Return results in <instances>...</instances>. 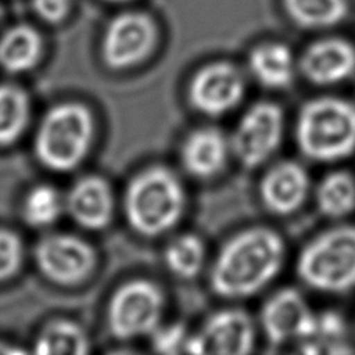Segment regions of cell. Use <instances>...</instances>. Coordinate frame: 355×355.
Here are the masks:
<instances>
[{
	"mask_svg": "<svg viewBox=\"0 0 355 355\" xmlns=\"http://www.w3.org/2000/svg\"><path fill=\"white\" fill-rule=\"evenodd\" d=\"M65 212L64 197L51 184L42 183L33 186L24 197L21 216L33 229L51 226L61 214Z\"/></svg>",
	"mask_w": 355,
	"mask_h": 355,
	"instance_id": "cell-23",
	"label": "cell"
},
{
	"mask_svg": "<svg viewBox=\"0 0 355 355\" xmlns=\"http://www.w3.org/2000/svg\"><path fill=\"white\" fill-rule=\"evenodd\" d=\"M304 78L318 86H330L345 80L355 71V47L337 37L312 43L300 60Z\"/></svg>",
	"mask_w": 355,
	"mask_h": 355,
	"instance_id": "cell-15",
	"label": "cell"
},
{
	"mask_svg": "<svg viewBox=\"0 0 355 355\" xmlns=\"http://www.w3.org/2000/svg\"><path fill=\"white\" fill-rule=\"evenodd\" d=\"M315 201L322 215L340 219L355 209V178L345 171L323 176L315 191Z\"/></svg>",
	"mask_w": 355,
	"mask_h": 355,
	"instance_id": "cell-20",
	"label": "cell"
},
{
	"mask_svg": "<svg viewBox=\"0 0 355 355\" xmlns=\"http://www.w3.org/2000/svg\"><path fill=\"white\" fill-rule=\"evenodd\" d=\"M186 194L178 176L162 165L135 175L123 196L129 226L144 237H157L173 229L183 216Z\"/></svg>",
	"mask_w": 355,
	"mask_h": 355,
	"instance_id": "cell-2",
	"label": "cell"
},
{
	"mask_svg": "<svg viewBox=\"0 0 355 355\" xmlns=\"http://www.w3.org/2000/svg\"><path fill=\"white\" fill-rule=\"evenodd\" d=\"M158 31L146 12L128 11L114 17L101 40V58L114 71L132 68L144 61L157 44Z\"/></svg>",
	"mask_w": 355,
	"mask_h": 355,
	"instance_id": "cell-9",
	"label": "cell"
},
{
	"mask_svg": "<svg viewBox=\"0 0 355 355\" xmlns=\"http://www.w3.org/2000/svg\"><path fill=\"white\" fill-rule=\"evenodd\" d=\"M311 182L305 168L295 161L272 165L261 179L259 196L266 209L276 215H290L306 201Z\"/></svg>",
	"mask_w": 355,
	"mask_h": 355,
	"instance_id": "cell-14",
	"label": "cell"
},
{
	"mask_svg": "<svg viewBox=\"0 0 355 355\" xmlns=\"http://www.w3.org/2000/svg\"><path fill=\"white\" fill-rule=\"evenodd\" d=\"M33 12L47 24H61L69 14L72 0H31Z\"/></svg>",
	"mask_w": 355,
	"mask_h": 355,
	"instance_id": "cell-27",
	"label": "cell"
},
{
	"mask_svg": "<svg viewBox=\"0 0 355 355\" xmlns=\"http://www.w3.org/2000/svg\"><path fill=\"white\" fill-rule=\"evenodd\" d=\"M107 1H112V3H122V1H128V0H107Z\"/></svg>",
	"mask_w": 355,
	"mask_h": 355,
	"instance_id": "cell-29",
	"label": "cell"
},
{
	"mask_svg": "<svg viewBox=\"0 0 355 355\" xmlns=\"http://www.w3.org/2000/svg\"><path fill=\"white\" fill-rule=\"evenodd\" d=\"M297 273L311 288L344 293L355 287V226L331 227L301 250Z\"/></svg>",
	"mask_w": 355,
	"mask_h": 355,
	"instance_id": "cell-5",
	"label": "cell"
},
{
	"mask_svg": "<svg viewBox=\"0 0 355 355\" xmlns=\"http://www.w3.org/2000/svg\"><path fill=\"white\" fill-rule=\"evenodd\" d=\"M89 351V336L82 326L68 319L44 324L33 341V352L39 355H85Z\"/></svg>",
	"mask_w": 355,
	"mask_h": 355,
	"instance_id": "cell-19",
	"label": "cell"
},
{
	"mask_svg": "<svg viewBox=\"0 0 355 355\" xmlns=\"http://www.w3.org/2000/svg\"><path fill=\"white\" fill-rule=\"evenodd\" d=\"M26 352V349L21 348V347H17V345H12L10 343H6V341H0V355H17V354H24Z\"/></svg>",
	"mask_w": 355,
	"mask_h": 355,
	"instance_id": "cell-28",
	"label": "cell"
},
{
	"mask_svg": "<svg viewBox=\"0 0 355 355\" xmlns=\"http://www.w3.org/2000/svg\"><path fill=\"white\" fill-rule=\"evenodd\" d=\"M150 336L153 349L159 354L184 352V347L189 338L183 323H172L168 326L159 324Z\"/></svg>",
	"mask_w": 355,
	"mask_h": 355,
	"instance_id": "cell-26",
	"label": "cell"
},
{
	"mask_svg": "<svg viewBox=\"0 0 355 355\" xmlns=\"http://www.w3.org/2000/svg\"><path fill=\"white\" fill-rule=\"evenodd\" d=\"M42 54V35L31 25L17 24L0 36V68L8 73L33 69Z\"/></svg>",
	"mask_w": 355,
	"mask_h": 355,
	"instance_id": "cell-18",
	"label": "cell"
},
{
	"mask_svg": "<svg viewBox=\"0 0 355 355\" xmlns=\"http://www.w3.org/2000/svg\"><path fill=\"white\" fill-rule=\"evenodd\" d=\"M284 255L277 232L263 226L245 229L219 250L209 272L211 288L229 300L251 297L279 275Z\"/></svg>",
	"mask_w": 355,
	"mask_h": 355,
	"instance_id": "cell-1",
	"label": "cell"
},
{
	"mask_svg": "<svg viewBox=\"0 0 355 355\" xmlns=\"http://www.w3.org/2000/svg\"><path fill=\"white\" fill-rule=\"evenodd\" d=\"M1 15H3V7H1V4H0V18H1Z\"/></svg>",
	"mask_w": 355,
	"mask_h": 355,
	"instance_id": "cell-30",
	"label": "cell"
},
{
	"mask_svg": "<svg viewBox=\"0 0 355 355\" xmlns=\"http://www.w3.org/2000/svg\"><path fill=\"white\" fill-rule=\"evenodd\" d=\"M245 94V80L240 69L226 61L200 68L187 89L190 105L207 116H222L234 110Z\"/></svg>",
	"mask_w": 355,
	"mask_h": 355,
	"instance_id": "cell-10",
	"label": "cell"
},
{
	"mask_svg": "<svg viewBox=\"0 0 355 355\" xmlns=\"http://www.w3.org/2000/svg\"><path fill=\"white\" fill-rule=\"evenodd\" d=\"M165 297L154 282L133 279L116 288L107 306V326L116 340L150 336L164 315Z\"/></svg>",
	"mask_w": 355,
	"mask_h": 355,
	"instance_id": "cell-6",
	"label": "cell"
},
{
	"mask_svg": "<svg viewBox=\"0 0 355 355\" xmlns=\"http://www.w3.org/2000/svg\"><path fill=\"white\" fill-rule=\"evenodd\" d=\"M65 212L86 230L105 229L114 216L115 198L110 183L98 175L73 182L64 197Z\"/></svg>",
	"mask_w": 355,
	"mask_h": 355,
	"instance_id": "cell-13",
	"label": "cell"
},
{
	"mask_svg": "<svg viewBox=\"0 0 355 355\" xmlns=\"http://www.w3.org/2000/svg\"><path fill=\"white\" fill-rule=\"evenodd\" d=\"M24 261L21 237L8 229H0V283L15 276Z\"/></svg>",
	"mask_w": 355,
	"mask_h": 355,
	"instance_id": "cell-25",
	"label": "cell"
},
{
	"mask_svg": "<svg viewBox=\"0 0 355 355\" xmlns=\"http://www.w3.org/2000/svg\"><path fill=\"white\" fill-rule=\"evenodd\" d=\"M255 345V326L243 309H222L212 313L196 333L189 336L184 352L244 355Z\"/></svg>",
	"mask_w": 355,
	"mask_h": 355,
	"instance_id": "cell-12",
	"label": "cell"
},
{
	"mask_svg": "<svg viewBox=\"0 0 355 355\" xmlns=\"http://www.w3.org/2000/svg\"><path fill=\"white\" fill-rule=\"evenodd\" d=\"M283 4L290 18L306 29L334 26L348 14L347 0H283Z\"/></svg>",
	"mask_w": 355,
	"mask_h": 355,
	"instance_id": "cell-22",
	"label": "cell"
},
{
	"mask_svg": "<svg viewBox=\"0 0 355 355\" xmlns=\"http://www.w3.org/2000/svg\"><path fill=\"white\" fill-rule=\"evenodd\" d=\"M318 315L302 294L291 287L276 291L262 305L259 323L272 345L304 343L315 334Z\"/></svg>",
	"mask_w": 355,
	"mask_h": 355,
	"instance_id": "cell-11",
	"label": "cell"
},
{
	"mask_svg": "<svg viewBox=\"0 0 355 355\" xmlns=\"http://www.w3.org/2000/svg\"><path fill=\"white\" fill-rule=\"evenodd\" d=\"M164 261L173 276L193 279L204 266L205 245L196 234H180L168 243L164 251Z\"/></svg>",
	"mask_w": 355,
	"mask_h": 355,
	"instance_id": "cell-24",
	"label": "cell"
},
{
	"mask_svg": "<svg viewBox=\"0 0 355 355\" xmlns=\"http://www.w3.org/2000/svg\"><path fill=\"white\" fill-rule=\"evenodd\" d=\"M93 139L90 108L79 101H62L42 116L33 139L35 157L53 172H71L85 161Z\"/></svg>",
	"mask_w": 355,
	"mask_h": 355,
	"instance_id": "cell-3",
	"label": "cell"
},
{
	"mask_svg": "<svg viewBox=\"0 0 355 355\" xmlns=\"http://www.w3.org/2000/svg\"><path fill=\"white\" fill-rule=\"evenodd\" d=\"M295 140L300 151L318 162H334L355 151V104L340 97H318L298 112Z\"/></svg>",
	"mask_w": 355,
	"mask_h": 355,
	"instance_id": "cell-4",
	"label": "cell"
},
{
	"mask_svg": "<svg viewBox=\"0 0 355 355\" xmlns=\"http://www.w3.org/2000/svg\"><path fill=\"white\" fill-rule=\"evenodd\" d=\"M248 67L262 86L276 90L288 87L295 72L293 53L280 42H266L254 47L248 55Z\"/></svg>",
	"mask_w": 355,
	"mask_h": 355,
	"instance_id": "cell-17",
	"label": "cell"
},
{
	"mask_svg": "<svg viewBox=\"0 0 355 355\" xmlns=\"http://www.w3.org/2000/svg\"><path fill=\"white\" fill-rule=\"evenodd\" d=\"M283 130V110L272 101L255 103L239 119L229 140L230 151L243 166L257 168L277 151Z\"/></svg>",
	"mask_w": 355,
	"mask_h": 355,
	"instance_id": "cell-7",
	"label": "cell"
},
{
	"mask_svg": "<svg viewBox=\"0 0 355 355\" xmlns=\"http://www.w3.org/2000/svg\"><path fill=\"white\" fill-rule=\"evenodd\" d=\"M97 255L85 239L69 233L43 236L35 247V262L40 273L60 286H76L94 270Z\"/></svg>",
	"mask_w": 355,
	"mask_h": 355,
	"instance_id": "cell-8",
	"label": "cell"
},
{
	"mask_svg": "<svg viewBox=\"0 0 355 355\" xmlns=\"http://www.w3.org/2000/svg\"><path fill=\"white\" fill-rule=\"evenodd\" d=\"M31 119L28 93L17 85L0 83V146L15 143Z\"/></svg>",
	"mask_w": 355,
	"mask_h": 355,
	"instance_id": "cell-21",
	"label": "cell"
},
{
	"mask_svg": "<svg viewBox=\"0 0 355 355\" xmlns=\"http://www.w3.org/2000/svg\"><path fill=\"white\" fill-rule=\"evenodd\" d=\"M230 143L222 130L205 126L187 135L180 148L184 171L197 179L216 176L226 165Z\"/></svg>",
	"mask_w": 355,
	"mask_h": 355,
	"instance_id": "cell-16",
	"label": "cell"
}]
</instances>
